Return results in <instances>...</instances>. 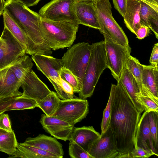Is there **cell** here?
Segmentation results:
<instances>
[{
	"label": "cell",
	"instance_id": "d6a6232c",
	"mask_svg": "<svg viewBox=\"0 0 158 158\" xmlns=\"http://www.w3.org/2000/svg\"><path fill=\"white\" fill-rule=\"evenodd\" d=\"M69 143V154L72 158H93L88 152L74 141Z\"/></svg>",
	"mask_w": 158,
	"mask_h": 158
},
{
	"label": "cell",
	"instance_id": "1f68e13d",
	"mask_svg": "<svg viewBox=\"0 0 158 158\" xmlns=\"http://www.w3.org/2000/svg\"><path fill=\"white\" fill-rule=\"evenodd\" d=\"M150 129L154 147L158 151V112L150 111L148 112Z\"/></svg>",
	"mask_w": 158,
	"mask_h": 158
},
{
	"label": "cell",
	"instance_id": "b9f144b4",
	"mask_svg": "<svg viewBox=\"0 0 158 158\" xmlns=\"http://www.w3.org/2000/svg\"><path fill=\"white\" fill-rule=\"evenodd\" d=\"M21 2L27 7L36 5L40 0H15Z\"/></svg>",
	"mask_w": 158,
	"mask_h": 158
},
{
	"label": "cell",
	"instance_id": "603a6c76",
	"mask_svg": "<svg viewBox=\"0 0 158 158\" xmlns=\"http://www.w3.org/2000/svg\"><path fill=\"white\" fill-rule=\"evenodd\" d=\"M140 9L139 0H127L124 22L127 27L135 35L142 25L140 22Z\"/></svg>",
	"mask_w": 158,
	"mask_h": 158
},
{
	"label": "cell",
	"instance_id": "30bf717a",
	"mask_svg": "<svg viewBox=\"0 0 158 158\" xmlns=\"http://www.w3.org/2000/svg\"><path fill=\"white\" fill-rule=\"evenodd\" d=\"M76 1L52 0L42 7L38 14L41 17L49 20L77 24L74 11Z\"/></svg>",
	"mask_w": 158,
	"mask_h": 158
},
{
	"label": "cell",
	"instance_id": "f6af8a7d",
	"mask_svg": "<svg viewBox=\"0 0 158 158\" xmlns=\"http://www.w3.org/2000/svg\"><path fill=\"white\" fill-rule=\"evenodd\" d=\"M77 1H84V2H92L94 1V0H76Z\"/></svg>",
	"mask_w": 158,
	"mask_h": 158
},
{
	"label": "cell",
	"instance_id": "9a60e30c",
	"mask_svg": "<svg viewBox=\"0 0 158 158\" xmlns=\"http://www.w3.org/2000/svg\"><path fill=\"white\" fill-rule=\"evenodd\" d=\"M135 142V148H141L158 156V151L154 147L150 131L147 111H145L141 117L136 129Z\"/></svg>",
	"mask_w": 158,
	"mask_h": 158
},
{
	"label": "cell",
	"instance_id": "4dcf8cb0",
	"mask_svg": "<svg viewBox=\"0 0 158 158\" xmlns=\"http://www.w3.org/2000/svg\"><path fill=\"white\" fill-rule=\"evenodd\" d=\"M60 77L69 83L73 87L74 93H79L81 86L77 78L69 69L62 67L60 72Z\"/></svg>",
	"mask_w": 158,
	"mask_h": 158
},
{
	"label": "cell",
	"instance_id": "e0dca14e",
	"mask_svg": "<svg viewBox=\"0 0 158 158\" xmlns=\"http://www.w3.org/2000/svg\"><path fill=\"white\" fill-rule=\"evenodd\" d=\"M2 15L4 26L6 27L12 34L25 46L26 49V53L31 56L41 55L36 46L9 14L4 10Z\"/></svg>",
	"mask_w": 158,
	"mask_h": 158
},
{
	"label": "cell",
	"instance_id": "7c38bea8",
	"mask_svg": "<svg viewBox=\"0 0 158 158\" xmlns=\"http://www.w3.org/2000/svg\"><path fill=\"white\" fill-rule=\"evenodd\" d=\"M87 152L93 158H116L118 151L114 134L110 126L90 144Z\"/></svg>",
	"mask_w": 158,
	"mask_h": 158
},
{
	"label": "cell",
	"instance_id": "5bb4252c",
	"mask_svg": "<svg viewBox=\"0 0 158 158\" xmlns=\"http://www.w3.org/2000/svg\"><path fill=\"white\" fill-rule=\"evenodd\" d=\"M40 123L43 129L56 138L69 140L74 125L54 116L41 115Z\"/></svg>",
	"mask_w": 158,
	"mask_h": 158
},
{
	"label": "cell",
	"instance_id": "4fadbf2b",
	"mask_svg": "<svg viewBox=\"0 0 158 158\" xmlns=\"http://www.w3.org/2000/svg\"><path fill=\"white\" fill-rule=\"evenodd\" d=\"M21 87L23 90V95L37 102L52 92L32 69L25 75L22 81Z\"/></svg>",
	"mask_w": 158,
	"mask_h": 158
},
{
	"label": "cell",
	"instance_id": "60d3db41",
	"mask_svg": "<svg viewBox=\"0 0 158 158\" xmlns=\"http://www.w3.org/2000/svg\"><path fill=\"white\" fill-rule=\"evenodd\" d=\"M158 12V0H139Z\"/></svg>",
	"mask_w": 158,
	"mask_h": 158
},
{
	"label": "cell",
	"instance_id": "8d00e7d4",
	"mask_svg": "<svg viewBox=\"0 0 158 158\" xmlns=\"http://www.w3.org/2000/svg\"><path fill=\"white\" fill-rule=\"evenodd\" d=\"M0 128L10 132L13 131L9 115L3 113L0 115Z\"/></svg>",
	"mask_w": 158,
	"mask_h": 158
},
{
	"label": "cell",
	"instance_id": "277c9868",
	"mask_svg": "<svg viewBox=\"0 0 158 158\" xmlns=\"http://www.w3.org/2000/svg\"><path fill=\"white\" fill-rule=\"evenodd\" d=\"M91 53L82 82L79 98L86 99L93 94L100 77L107 68L104 41L93 43Z\"/></svg>",
	"mask_w": 158,
	"mask_h": 158
},
{
	"label": "cell",
	"instance_id": "8992f818",
	"mask_svg": "<svg viewBox=\"0 0 158 158\" xmlns=\"http://www.w3.org/2000/svg\"><path fill=\"white\" fill-rule=\"evenodd\" d=\"M91 47V45L87 42L77 43L69 48L61 59L62 66L69 69L77 77L81 87Z\"/></svg>",
	"mask_w": 158,
	"mask_h": 158
},
{
	"label": "cell",
	"instance_id": "f1b7e54d",
	"mask_svg": "<svg viewBox=\"0 0 158 158\" xmlns=\"http://www.w3.org/2000/svg\"><path fill=\"white\" fill-rule=\"evenodd\" d=\"M61 100L56 93L51 92L43 99L37 102V107L40 108L45 114L52 116L57 110Z\"/></svg>",
	"mask_w": 158,
	"mask_h": 158
},
{
	"label": "cell",
	"instance_id": "52a82bcc",
	"mask_svg": "<svg viewBox=\"0 0 158 158\" xmlns=\"http://www.w3.org/2000/svg\"><path fill=\"white\" fill-rule=\"evenodd\" d=\"M104 38L107 68L113 77L118 81L126 65L127 60L131 55V48L123 46L114 41L108 35L102 34Z\"/></svg>",
	"mask_w": 158,
	"mask_h": 158
},
{
	"label": "cell",
	"instance_id": "83f0119b",
	"mask_svg": "<svg viewBox=\"0 0 158 158\" xmlns=\"http://www.w3.org/2000/svg\"><path fill=\"white\" fill-rule=\"evenodd\" d=\"M33 66L32 59L25 55L13 63L10 67L17 78L22 82L26 74L32 69Z\"/></svg>",
	"mask_w": 158,
	"mask_h": 158
},
{
	"label": "cell",
	"instance_id": "d4e9b609",
	"mask_svg": "<svg viewBox=\"0 0 158 158\" xmlns=\"http://www.w3.org/2000/svg\"><path fill=\"white\" fill-rule=\"evenodd\" d=\"M9 157L58 158L54 154L35 147L18 143L14 154Z\"/></svg>",
	"mask_w": 158,
	"mask_h": 158
},
{
	"label": "cell",
	"instance_id": "5b68a950",
	"mask_svg": "<svg viewBox=\"0 0 158 158\" xmlns=\"http://www.w3.org/2000/svg\"><path fill=\"white\" fill-rule=\"evenodd\" d=\"M92 2L101 28L100 31L108 35L118 44L129 45L127 37L112 16L109 0H94Z\"/></svg>",
	"mask_w": 158,
	"mask_h": 158
},
{
	"label": "cell",
	"instance_id": "cb8c5ba5",
	"mask_svg": "<svg viewBox=\"0 0 158 158\" xmlns=\"http://www.w3.org/2000/svg\"><path fill=\"white\" fill-rule=\"evenodd\" d=\"M142 81L146 90L158 102V68L143 65Z\"/></svg>",
	"mask_w": 158,
	"mask_h": 158
},
{
	"label": "cell",
	"instance_id": "2e32d148",
	"mask_svg": "<svg viewBox=\"0 0 158 158\" xmlns=\"http://www.w3.org/2000/svg\"><path fill=\"white\" fill-rule=\"evenodd\" d=\"M74 11L77 23L90 27L100 29L96 12L92 2L76 1Z\"/></svg>",
	"mask_w": 158,
	"mask_h": 158
},
{
	"label": "cell",
	"instance_id": "484cf974",
	"mask_svg": "<svg viewBox=\"0 0 158 158\" xmlns=\"http://www.w3.org/2000/svg\"><path fill=\"white\" fill-rule=\"evenodd\" d=\"M140 1V9L139 13L140 22L150 29L158 38V12Z\"/></svg>",
	"mask_w": 158,
	"mask_h": 158
},
{
	"label": "cell",
	"instance_id": "4316f807",
	"mask_svg": "<svg viewBox=\"0 0 158 158\" xmlns=\"http://www.w3.org/2000/svg\"><path fill=\"white\" fill-rule=\"evenodd\" d=\"M126 64L138 84L141 95L150 98L158 103V102L146 90L143 84L142 73L143 65L141 64L137 59L131 55L127 60Z\"/></svg>",
	"mask_w": 158,
	"mask_h": 158
},
{
	"label": "cell",
	"instance_id": "f546056e",
	"mask_svg": "<svg viewBox=\"0 0 158 158\" xmlns=\"http://www.w3.org/2000/svg\"><path fill=\"white\" fill-rule=\"evenodd\" d=\"M18 144L14 131L0 135V152L12 156L16 150Z\"/></svg>",
	"mask_w": 158,
	"mask_h": 158
},
{
	"label": "cell",
	"instance_id": "74e56055",
	"mask_svg": "<svg viewBox=\"0 0 158 158\" xmlns=\"http://www.w3.org/2000/svg\"><path fill=\"white\" fill-rule=\"evenodd\" d=\"M115 9L124 17L126 11L127 0H112Z\"/></svg>",
	"mask_w": 158,
	"mask_h": 158
},
{
	"label": "cell",
	"instance_id": "44dd1931",
	"mask_svg": "<svg viewBox=\"0 0 158 158\" xmlns=\"http://www.w3.org/2000/svg\"><path fill=\"white\" fill-rule=\"evenodd\" d=\"M37 107L35 100L23 95L15 94L0 99V115L6 111L33 109Z\"/></svg>",
	"mask_w": 158,
	"mask_h": 158
},
{
	"label": "cell",
	"instance_id": "ee69618b",
	"mask_svg": "<svg viewBox=\"0 0 158 158\" xmlns=\"http://www.w3.org/2000/svg\"><path fill=\"white\" fill-rule=\"evenodd\" d=\"M9 132L4 129H1L0 128V135H3L6 133L8 132Z\"/></svg>",
	"mask_w": 158,
	"mask_h": 158
},
{
	"label": "cell",
	"instance_id": "ac0fdd59",
	"mask_svg": "<svg viewBox=\"0 0 158 158\" xmlns=\"http://www.w3.org/2000/svg\"><path fill=\"white\" fill-rule=\"evenodd\" d=\"M118 81L127 92L137 110L141 114L145 110L140 100V88L136 80L126 64Z\"/></svg>",
	"mask_w": 158,
	"mask_h": 158
},
{
	"label": "cell",
	"instance_id": "ffe728a7",
	"mask_svg": "<svg viewBox=\"0 0 158 158\" xmlns=\"http://www.w3.org/2000/svg\"><path fill=\"white\" fill-rule=\"evenodd\" d=\"M22 82L16 77L10 66L0 70V99L23 93L19 91Z\"/></svg>",
	"mask_w": 158,
	"mask_h": 158
},
{
	"label": "cell",
	"instance_id": "f35d334b",
	"mask_svg": "<svg viewBox=\"0 0 158 158\" xmlns=\"http://www.w3.org/2000/svg\"><path fill=\"white\" fill-rule=\"evenodd\" d=\"M151 65L158 68V43L154 44L149 59Z\"/></svg>",
	"mask_w": 158,
	"mask_h": 158
},
{
	"label": "cell",
	"instance_id": "9c48e42d",
	"mask_svg": "<svg viewBox=\"0 0 158 158\" xmlns=\"http://www.w3.org/2000/svg\"><path fill=\"white\" fill-rule=\"evenodd\" d=\"M26 52L25 46L4 26L0 37V70L10 65Z\"/></svg>",
	"mask_w": 158,
	"mask_h": 158
},
{
	"label": "cell",
	"instance_id": "6da1fadb",
	"mask_svg": "<svg viewBox=\"0 0 158 158\" xmlns=\"http://www.w3.org/2000/svg\"><path fill=\"white\" fill-rule=\"evenodd\" d=\"M110 123L114 135L118 154L116 158H129L135 148V138L141 114L137 110L120 81L112 84Z\"/></svg>",
	"mask_w": 158,
	"mask_h": 158
},
{
	"label": "cell",
	"instance_id": "d6986e66",
	"mask_svg": "<svg viewBox=\"0 0 158 158\" xmlns=\"http://www.w3.org/2000/svg\"><path fill=\"white\" fill-rule=\"evenodd\" d=\"M24 144L35 147L62 158L64 152L61 144L56 139L44 134H39L35 137L27 138Z\"/></svg>",
	"mask_w": 158,
	"mask_h": 158
},
{
	"label": "cell",
	"instance_id": "e575fe53",
	"mask_svg": "<svg viewBox=\"0 0 158 158\" xmlns=\"http://www.w3.org/2000/svg\"><path fill=\"white\" fill-rule=\"evenodd\" d=\"M140 100L144 111H154L158 112V103L150 98L140 95Z\"/></svg>",
	"mask_w": 158,
	"mask_h": 158
},
{
	"label": "cell",
	"instance_id": "7402d4cb",
	"mask_svg": "<svg viewBox=\"0 0 158 158\" xmlns=\"http://www.w3.org/2000/svg\"><path fill=\"white\" fill-rule=\"evenodd\" d=\"M100 135L93 126L74 127L69 141H74L87 151L90 144Z\"/></svg>",
	"mask_w": 158,
	"mask_h": 158
},
{
	"label": "cell",
	"instance_id": "ba28073f",
	"mask_svg": "<svg viewBox=\"0 0 158 158\" xmlns=\"http://www.w3.org/2000/svg\"><path fill=\"white\" fill-rule=\"evenodd\" d=\"M31 59L37 69L42 72L52 84L58 97L62 100H67L61 84L60 72L62 67L61 59L44 55H33Z\"/></svg>",
	"mask_w": 158,
	"mask_h": 158
},
{
	"label": "cell",
	"instance_id": "836d02e7",
	"mask_svg": "<svg viewBox=\"0 0 158 158\" xmlns=\"http://www.w3.org/2000/svg\"><path fill=\"white\" fill-rule=\"evenodd\" d=\"M112 95L110 93L109 99L105 109L103 111L102 119L101 123V133L105 132L110 126L111 107Z\"/></svg>",
	"mask_w": 158,
	"mask_h": 158
},
{
	"label": "cell",
	"instance_id": "3957f363",
	"mask_svg": "<svg viewBox=\"0 0 158 158\" xmlns=\"http://www.w3.org/2000/svg\"><path fill=\"white\" fill-rule=\"evenodd\" d=\"M79 25L68 22L52 21L40 17L39 28L42 36L52 50L71 47L76 39Z\"/></svg>",
	"mask_w": 158,
	"mask_h": 158
},
{
	"label": "cell",
	"instance_id": "d590c367",
	"mask_svg": "<svg viewBox=\"0 0 158 158\" xmlns=\"http://www.w3.org/2000/svg\"><path fill=\"white\" fill-rule=\"evenodd\" d=\"M154 155L148 151L139 147H136L131 153L129 158H147Z\"/></svg>",
	"mask_w": 158,
	"mask_h": 158
},
{
	"label": "cell",
	"instance_id": "8fae6325",
	"mask_svg": "<svg viewBox=\"0 0 158 158\" xmlns=\"http://www.w3.org/2000/svg\"><path fill=\"white\" fill-rule=\"evenodd\" d=\"M88 113V100L77 98L61 100L53 116L74 125L86 118Z\"/></svg>",
	"mask_w": 158,
	"mask_h": 158
},
{
	"label": "cell",
	"instance_id": "ab89813d",
	"mask_svg": "<svg viewBox=\"0 0 158 158\" xmlns=\"http://www.w3.org/2000/svg\"><path fill=\"white\" fill-rule=\"evenodd\" d=\"M150 29L148 26L142 24L136 32V38L139 40L144 39L148 35L150 32Z\"/></svg>",
	"mask_w": 158,
	"mask_h": 158
},
{
	"label": "cell",
	"instance_id": "7bdbcfd3",
	"mask_svg": "<svg viewBox=\"0 0 158 158\" xmlns=\"http://www.w3.org/2000/svg\"><path fill=\"white\" fill-rule=\"evenodd\" d=\"M5 2V0H0V16L2 14L4 10Z\"/></svg>",
	"mask_w": 158,
	"mask_h": 158
},
{
	"label": "cell",
	"instance_id": "7a4b0ae2",
	"mask_svg": "<svg viewBox=\"0 0 158 158\" xmlns=\"http://www.w3.org/2000/svg\"><path fill=\"white\" fill-rule=\"evenodd\" d=\"M5 10L36 46L41 55L50 56L52 49L43 40L39 28L40 16L23 3L15 0H6Z\"/></svg>",
	"mask_w": 158,
	"mask_h": 158
}]
</instances>
